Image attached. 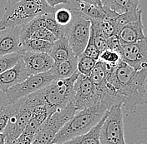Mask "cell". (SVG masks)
I'll list each match as a JSON object with an SVG mask.
<instances>
[{"label":"cell","mask_w":147,"mask_h":144,"mask_svg":"<svg viewBox=\"0 0 147 144\" xmlns=\"http://www.w3.org/2000/svg\"><path fill=\"white\" fill-rule=\"evenodd\" d=\"M56 79L51 70L45 72L30 75L27 78L10 88L6 94L8 103H13L22 98L45 88L49 83Z\"/></svg>","instance_id":"ba28073f"},{"label":"cell","mask_w":147,"mask_h":144,"mask_svg":"<svg viewBox=\"0 0 147 144\" xmlns=\"http://www.w3.org/2000/svg\"><path fill=\"white\" fill-rule=\"evenodd\" d=\"M122 61L136 71L147 68V37L134 44H120Z\"/></svg>","instance_id":"8fae6325"},{"label":"cell","mask_w":147,"mask_h":144,"mask_svg":"<svg viewBox=\"0 0 147 144\" xmlns=\"http://www.w3.org/2000/svg\"><path fill=\"white\" fill-rule=\"evenodd\" d=\"M22 58V50L14 54L0 57V73L15 66Z\"/></svg>","instance_id":"484cf974"},{"label":"cell","mask_w":147,"mask_h":144,"mask_svg":"<svg viewBox=\"0 0 147 144\" xmlns=\"http://www.w3.org/2000/svg\"><path fill=\"white\" fill-rule=\"evenodd\" d=\"M53 144H57V143H53Z\"/></svg>","instance_id":"8d00e7d4"},{"label":"cell","mask_w":147,"mask_h":144,"mask_svg":"<svg viewBox=\"0 0 147 144\" xmlns=\"http://www.w3.org/2000/svg\"><path fill=\"white\" fill-rule=\"evenodd\" d=\"M49 54L55 60V63L68 60L75 56L65 36L58 38L55 43H53V47Z\"/></svg>","instance_id":"2e32d148"},{"label":"cell","mask_w":147,"mask_h":144,"mask_svg":"<svg viewBox=\"0 0 147 144\" xmlns=\"http://www.w3.org/2000/svg\"><path fill=\"white\" fill-rule=\"evenodd\" d=\"M12 114L11 104L0 106V133H3L8 124L9 118Z\"/></svg>","instance_id":"f546056e"},{"label":"cell","mask_w":147,"mask_h":144,"mask_svg":"<svg viewBox=\"0 0 147 144\" xmlns=\"http://www.w3.org/2000/svg\"><path fill=\"white\" fill-rule=\"evenodd\" d=\"M123 104H116L107 110V115L100 129L102 144H126L125 140Z\"/></svg>","instance_id":"52a82bcc"},{"label":"cell","mask_w":147,"mask_h":144,"mask_svg":"<svg viewBox=\"0 0 147 144\" xmlns=\"http://www.w3.org/2000/svg\"><path fill=\"white\" fill-rule=\"evenodd\" d=\"M50 70L56 79L70 78L78 71V57L74 56L68 60L55 63Z\"/></svg>","instance_id":"e0dca14e"},{"label":"cell","mask_w":147,"mask_h":144,"mask_svg":"<svg viewBox=\"0 0 147 144\" xmlns=\"http://www.w3.org/2000/svg\"><path fill=\"white\" fill-rule=\"evenodd\" d=\"M22 59L26 65L28 76L49 71L55 60L49 54L22 51Z\"/></svg>","instance_id":"7c38bea8"},{"label":"cell","mask_w":147,"mask_h":144,"mask_svg":"<svg viewBox=\"0 0 147 144\" xmlns=\"http://www.w3.org/2000/svg\"><path fill=\"white\" fill-rule=\"evenodd\" d=\"M74 94L72 99L74 106L77 111L102 102L100 92L95 88L89 76L80 73L74 86Z\"/></svg>","instance_id":"30bf717a"},{"label":"cell","mask_w":147,"mask_h":144,"mask_svg":"<svg viewBox=\"0 0 147 144\" xmlns=\"http://www.w3.org/2000/svg\"><path fill=\"white\" fill-rule=\"evenodd\" d=\"M97 62L98 60L87 57L82 54L78 57V71L83 75L90 77Z\"/></svg>","instance_id":"d4e9b609"},{"label":"cell","mask_w":147,"mask_h":144,"mask_svg":"<svg viewBox=\"0 0 147 144\" xmlns=\"http://www.w3.org/2000/svg\"><path fill=\"white\" fill-rule=\"evenodd\" d=\"M77 113L72 101L63 109L50 114L37 131L34 139L35 144H52L58 133Z\"/></svg>","instance_id":"5b68a950"},{"label":"cell","mask_w":147,"mask_h":144,"mask_svg":"<svg viewBox=\"0 0 147 144\" xmlns=\"http://www.w3.org/2000/svg\"><path fill=\"white\" fill-rule=\"evenodd\" d=\"M34 136L35 135L34 134H30V133H27L24 132L11 144H32L34 143Z\"/></svg>","instance_id":"4dcf8cb0"},{"label":"cell","mask_w":147,"mask_h":144,"mask_svg":"<svg viewBox=\"0 0 147 144\" xmlns=\"http://www.w3.org/2000/svg\"><path fill=\"white\" fill-rule=\"evenodd\" d=\"M45 0H19L5 6V12L0 19V30L6 27L23 26L39 15L55 13Z\"/></svg>","instance_id":"3957f363"},{"label":"cell","mask_w":147,"mask_h":144,"mask_svg":"<svg viewBox=\"0 0 147 144\" xmlns=\"http://www.w3.org/2000/svg\"><path fill=\"white\" fill-rule=\"evenodd\" d=\"M44 27L52 32L56 38H59L62 36H64V27L60 26L55 20L54 13H49L45 14V22Z\"/></svg>","instance_id":"cb8c5ba5"},{"label":"cell","mask_w":147,"mask_h":144,"mask_svg":"<svg viewBox=\"0 0 147 144\" xmlns=\"http://www.w3.org/2000/svg\"><path fill=\"white\" fill-rule=\"evenodd\" d=\"M116 36L118 37L120 44H134L146 38L147 36L144 33L141 16L136 21L124 25L119 29Z\"/></svg>","instance_id":"9a60e30c"},{"label":"cell","mask_w":147,"mask_h":144,"mask_svg":"<svg viewBox=\"0 0 147 144\" xmlns=\"http://www.w3.org/2000/svg\"><path fill=\"white\" fill-rule=\"evenodd\" d=\"M140 0H102V5L117 13H123L129 10L138 9Z\"/></svg>","instance_id":"ffe728a7"},{"label":"cell","mask_w":147,"mask_h":144,"mask_svg":"<svg viewBox=\"0 0 147 144\" xmlns=\"http://www.w3.org/2000/svg\"><path fill=\"white\" fill-rule=\"evenodd\" d=\"M119 14H117L115 16L106 17L100 23L101 32H102L103 35L105 37L106 39L113 36H116L118 33L119 28H118L117 22H116V17Z\"/></svg>","instance_id":"603a6c76"},{"label":"cell","mask_w":147,"mask_h":144,"mask_svg":"<svg viewBox=\"0 0 147 144\" xmlns=\"http://www.w3.org/2000/svg\"><path fill=\"white\" fill-rule=\"evenodd\" d=\"M108 109L110 108L107 104L100 102L91 107L77 111L74 117L58 133L52 144H62L87 133L100 123Z\"/></svg>","instance_id":"7a4b0ae2"},{"label":"cell","mask_w":147,"mask_h":144,"mask_svg":"<svg viewBox=\"0 0 147 144\" xmlns=\"http://www.w3.org/2000/svg\"><path fill=\"white\" fill-rule=\"evenodd\" d=\"M50 115L46 106H38L32 110V116L24 130L25 133L35 135L40 126Z\"/></svg>","instance_id":"d6986e66"},{"label":"cell","mask_w":147,"mask_h":144,"mask_svg":"<svg viewBox=\"0 0 147 144\" xmlns=\"http://www.w3.org/2000/svg\"><path fill=\"white\" fill-rule=\"evenodd\" d=\"M0 144H5V137L3 133H0Z\"/></svg>","instance_id":"836d02e7"},{"label":"cell","mask_w":147,"mask_h":144,"mask_svg":"<svg viewBox=\"0 0 147 144\" xmlns=\"http://www.w3.org/2000/svg\"><path fill=\"white\" fill-rule=\"evenodd\" d=\"M72 13L71 22L64 27V36L67 38L74 55L79 57L84 53L89 42L91 23L90 19L80 13L74 12H72Z\"/></svg>","instance_id":"8992f818"},{"label":"cell","mask_w":147,"mask_h":144,"mask_svg":"<svg viewBox=\"0 0 147 144\" xmlns=\"http://www.w3.org/2000/svg\"><path fill=\"white\" fill-rule=\"evenodd\" d=\"M32 144H35V143H32Z\"/></svg>","instance_id":"d590c367"},{"label":"cell","mask_w":147,"mask_h":144,"mask_svg":"<svg viewBox=\"0 0 147 144\" xmlns=\"http://www.w3.org/2000/svg\"><path fill=\"white\" fill-rule=\"evenodd\" d=\"M18 1H19V0H7V3H9V4H13V3H17Z\"/></svg>","instance_id":"e575fe53"},{"label":"cell","mask_w":147,"mask_h":144,"mask_svg":"<svg viewBox=\"0 0 147 144\" xmlns=\"http://www.w3.org/2000/svg\"><path fill=\"white\" fill-rule=\"evenodd\" d=\"M107 91L117 103L134 113L145 101L147 68L136 71L124 61L108 78Z\"/></svg>","instance_id":"6da1fadb"},{"label":"cell","mask_w":147,"mask_h":144,"mask_svg":"<svg viewBox=\"0 0 147 144\" xmlns=\"http://www.w3.org/2000/svg\"><path fill=\"white\" fill-rule=\"evenodd\" d=\"M28 77L26 65L21 58L15 66L0 73V91L6 93L10 88L24 81Z\"/></svg>","instance_id":"5bb4252c"},{"label":"cell","mask_w":147,"mask_h":144,"mask_svg":"<svg viewBox=\"0 0 147 144\" xmlns=\"http://www.w3.org/2000/svg\"><path fill=\"white\" fill-rule=\"evenodd\" d=\"M83 54L87 56V57H90V58H94L96 60H99V58L100 55V51L98 49V48L95 45L92 30H90V37L89 42L87 44V46H86Z\"/></svg>","instance_id":"f1b7e54d"},{"label":"cell","mask_w":147,"mask_h":144,"mask_svg":"<svg viewBox=\"0 0 147 144\" xmlns=\"http://www.w3.org/2000/svg\"><path fill=\"white\" fill-rule=\"evenodd\" d=\"M46 3L52 8H55L59 4H68L69 0H45Z\"/></svg>","instance_id":"1f68e13d"},{"label":"cell","mask_w":147,"mask_h":144,"mask_svg":"<svg viewBox=\"0 0 147 144\" xmlns=\"http://www.w3.org/2000/svg\"><path fill=\"white\" fill-rule=\"evenodd\" d=\"M99 60L106 64L116 67L122 61V58L119 52L110 48H107L105 51L101 52Z\"/></svg>","instance_id":"4316f807"},{"label":"cell","mask_w":147,"mask_h":144,"mask_svg":"<svg viewBox=\"0 0 147 144\" xmlns=\"http://www.w3.org/2000/svg\"><path fill=\"white\" fill-rule=\"evenodd\" d=\"M79 75L80 72L77 71L70 78L55 79L45 88L39 90L44 105L49 109L50 114L63 109L72 101L74 82Z\"/></svg>","instance_id":"277c9868"},{"label":"cell","mask_w":147,"mask_h":144,"mask_svg":"<svg viewBox=\"0 0 147 144\" xmlns=\"http://www.w3.org/2000/svg\"><path fill=\"white\" fill-rule=\"evenodd\" d=\"M55 18L56 22L63 27H66L72 20L73 18V13L71 10L67 8V7H63L60 9H55Z\"/></svg>","instance_id":"83f0119b"},{"label":"cell","mask_w":147,"mask_h":144,"mask_svg":"<svg viewBox=\"0 0 147 144\" xmlns=\"http://www.w3.org/2000/svg\"><path fill=\"white\" fill-rule=\"evenodd\" d=\"M106 115H107V112L105 113L104 117L101 118L100 123L96 126L94 127L87 133L76 137L73 139L67 141L62 144H102L100 142V129L103 125V123L106 117Z\"/></svg>","instance_id":"ac0fdd59"},{"label":"cell","mask_w":147,"mask_h":144,"mask_svg":"<svg viewBox=\"0 0 147 144\" xmlns=\"http://www.w3.org/2000/svg\"><path fill=\"white\" fill-rule=\"evenodd\" d=\"M9 104H11L12 114L3 132L5 144H11L24 132L32 116V110L25 106L22 98Z\"/></svg>","instance_id":"9c48e42d"},{"label":"cell","mask_w":147,"mask_h":144,"mask_svg":"<svg viewBox=\"0 0 147 144\" xmlns=\"http://www.w3.org/2000/svg\"><path fill=\"white\" fill-rule=\"evenodd\" d=\"M53 47V43L43 40L31 38L24 41L22 44V51H28L33 53H46L49 54Z\"/></svg>","instance_id":"44dd1931"},{"label":"cell","mask_w":147,"mask_h":144,"mask_svg":"<svg viewBox=\"0 0 147 144\" xmlns=\"http://www.w3.org/2000/svg\"><path fill=\"white\" fill-rule=\"evenodd\" d=\"M77 1H81V2H84L90 4H94L96 6H102V0H77Z\"/></svg>","instance_id":"d6a6232c"},{"label":"cell","mask_w":147,"mask_h":144,"mask_svg":"<svg viewBox=\"0 0 147 144\" xmlns=\"http://www.w3.org/2000/svg\"><path fill=\"white\" fill-rule=\"evenodd\" d=\"M21 43L23 44L24 41H26L28 39H31V38H36V39H43V40H46L51 43H55L57 40L55 34L50 32L49 29H47L46 27H40L34 28V30L30 31L26 35L21 37Z\"/></svg>","instance_id":"7402d4cb"},{"label":"cell","mask_w":147,"mask_h":144,"mask_svg":"<svg viewBox=\"0 0 147 144\" xmlns=\"http://www.w3.org/2000/svg\"><path fill=\"white\" fill-rule=\"evenodd\" d=\"M21 27L15 26L0 30V57L21 51Z\"/></svg>","instance_id":"4fadbf2b"},{"label":"cell","mask_w":147,"mask_h":144,"mask_svg":"<svg viewBox=\"0 0 147 144\" xmlns=\"http://www.w3.org/2000/svg\"><path fill=\"white\" fill-rule=\"evenodd\" d=\"M142 144H144V143H142Z\"/></svg>","instance_id":"74e56055"}]
</instances>
